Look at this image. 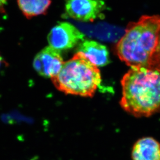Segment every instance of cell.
Listing matches in <instances>:
<instances>
[{
  "label": "cell",
  "instance_id": "6da1fadb",
  "mask_svg": "<svg viewBox=\"0 0 160 160\" xmlns=\"http://www.w3.org/2000/svg\"><path fill=\"white\" fill-rule=\"evenodd\" d=\"M121 106L133 116L148 117L160 111V71L132 67L121 81Z\"/></svg>",
  "mask_w": 160,
  "mask_h": 160
},
{
  "label": "cell",
  "instance_id": "7a4b0ae2",
  "mask_svg": "<svg viewBox=\"0 0 160 160\" xmlns=\"http://www.w3.org/2000/svg\"><path fill=\"white\" fill-rule=\"evenodd\" d=\"M160 33V16H142L128 25L116 45L121 60L132 67H150Z\"/></svg>",
  "mask_w": 160,
  "mask_h": 160
},
{
  "label": "cell",
  "instance_id": "3957f363",
  "mask_svg": "<svg viewBox=\"0 0 160 160\" xmlns=\"http://www.w3.org/2000/svg\"><path fill=\"white\" fill-rule=\"evenodd\" d=\"M51 79L62 92L83 97H92L102 82L98 67L81 52L64 62L60 72Z\"/></svg>",
  "mask_w": 160,
  "mask_h": 160
},
{
  "label": "cell",
  "instance_id": "277c9868",
  "mask_svg": "<svg viewBox=\"0 0 160 160\" xmlns=\"http://www.w3.org/2000/svg\"><path fill=\"white\" fill-rule=\"evenodd\" d=\"M85 35L76 27L67 22L58 23L48 36L49 46L61 52L74 48L84 41Z\"/></svg>",
  "mask_w": 160,
  "mask_h": 160
},
{
  "label": "cell",
  "instance_id": "5b68a950",
  "mask_svg": "<svg viewBox=\"0 0 160 160\" xmlns=\"http://www.w3.org/2000/svg\"><path fill=\"white\" fill-rule=\"evenodd\" d=\"M69 17L81 22H92L100 17L105 9L103 0H65Z\"/></svg>",
  "mask_w": 160,
  "mask_h": 160
},
{
  "label": "cell",
  "instance_id": "8992f818",
  "mask_svg": "<svg viewBox=\"0 0 160 160\" xmlns=\"http://www.w3.org/2000/svg\"><path fill=\"white\" fill-rule=\"evenodd\" d=\"M63 63L60 52L48 46L37 54L33 66L40 76L52 78L60 72Z\"/></svg>",
  "mask_w": 160,
  "mask_h": 160
},
{
  "label": "cell",
  "instance_id": "52a82bcc",
  "mask_svg": "<svg viewBox=\"0 0 160 160\" xmlns=\"http://www.w3.org/2000/svg\"><path fill=\"white\" fill-rule=\"evenodd\" d=\"M78 52H81L96 66L102 67L109 63V53L106 46L89 40L80 43Z\"/></svg>",
  "mask_w": 160,
  "mask_h": 160
},
{
  "label": "cell",
  "instance_id": "ba28073f",
  "mask_svg": "<svg viewBox=\"0 0 160 160\" xmlns=\"http://www.w3.org/2000/svg\"><path fill=\"white\" fill-rule=\"evenodd\" d=\"M132 160H160V143L152 137H144L134 145Z\"/></svg>",
  "mask_w": 160,
  "mask_h": 160
},
{
  "label": "cell",
  "instance_id": "9c48e42d",
  "mask_svg": "<svg viewBox=\"0 0 160 160\" xmlns=\"http://www.w3.org/2000/svg\"><path fill=\"white\" fill-rule=\"evenodd\" d=\"M19 8L27 18L44 14L51 4V0H17Z\"/></svg>",
  "mask_w": 160,
  "mask_h": 160
},
{
  "label": "cell",
  "instance_id": "30bf717a",
  "mask_svg": "<svg viewBox=\"0 0 160 160\" xmlns=\"http://www.w3.org/2000/svg\"><path fill=\"white\" fill-rule=\"evenodd\" d=\"M150 68H154L160 71V33L157 47L152 59Z\"/></svg>",
  "mask_w": 160,
  "mask_h": 160
},
{
  "label": "cell",
  "instance_id": "8fae6325",
  "mask_svg": "<svg viewBox=\"0 0 160 160\" xmlns=\"http://www.w3.org/2000/svg\"><path fill=\"white\" fill-rule=\"evenodd\" d=\"M8 0H0V12H4V6Z\"/></svg>",
  "mask_w": 160,
  "mask_h": 160
},
{
  "label": "cell",
  "instance_id": "7c38bea8",
  "mask_svg": "<svg viewBox=\"0 0 160 160\" xmlns=\"http://www.w3.org/2000/svg\"><path fill=\"white\" fill-rule=\"evenodd\" d=\"M3 63H5V62L3 60V58H2V57L1 55H0V69L1 68V66Z\"/></svg>",
  "mask_w": 160,
  "mask_h": 160
}]
</instances>
